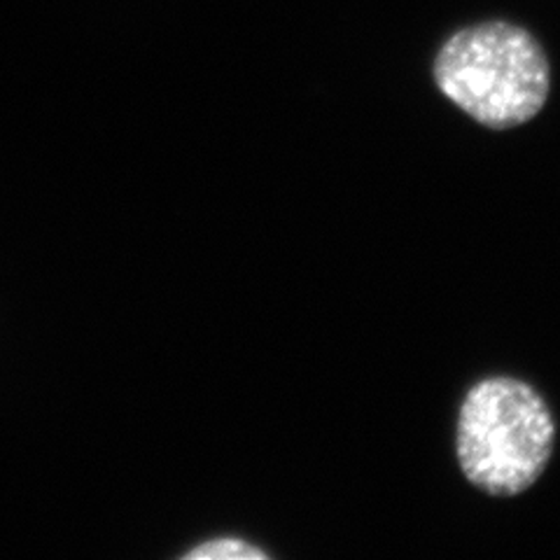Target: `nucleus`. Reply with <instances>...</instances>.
Returning <instances> with one entry per match:
<instances>
[{
    "label": "nucleus",
    "mask_w": 560,
    "mask_h": 560,
    "mask_svg": "<svg viewBox=\"0 0 560 560\" xmlns=\"http://www.w3.org/2000/svg\"><path fill=\"white\" fill-rule=\"evenodd\" d=\"M440 92L481 127H523L549 101L551 66L535 35L490 20L455 31L432 63Z\"/></svg>",
    "instance_id": "1"
},
{
    "label": "nucleus",
    "mask_w": 560,
    "mask_h": 560,
    "mask_svg": "<svg viewBox=\"0 0 560 560\" xmlns=\"http://www.w3.org/2000/svg\"><path fill=\"white\" fill-rule=\"evenodd\" d=\"M556 420L530 383L490 376L467 390L455 425L465 479L493 498L528 490L553 455Z\"/></svg>",
    "instance_id": "2"
},
{
    "label": "nucleus",
    "mask_w": 560,
    "mask_h": 560,
    "mask_svg": "<svg viewBox=\"0 0 560 560\" xmlns=\"http://www.w3.org/2000/svg\"><path fill=\"white\" fill-rule=\"evenodd\" d=\"M183 560H269L271 556L241 537H215L180 556Z\"/></svg>",
    "instance_id": "3"
}]
</instances>
